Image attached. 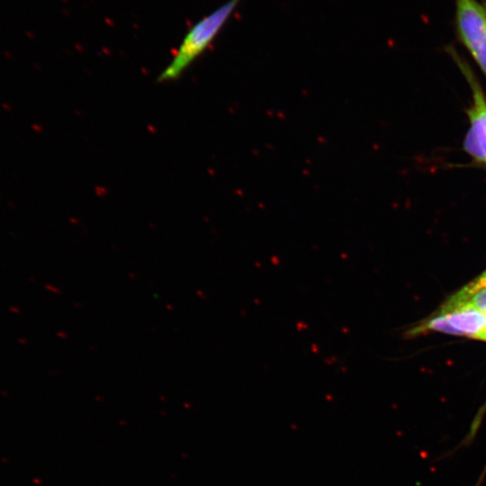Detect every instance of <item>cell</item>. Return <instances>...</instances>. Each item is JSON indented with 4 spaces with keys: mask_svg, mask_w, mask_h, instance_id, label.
<instances>
[{
    "mask_svg": "<svg viewBox=\"0 0 486 486\" xmlns=\"http://www.w3.org/2000/svg\"><path fill=\"white\" fill-rule=\"evenodd\" d=\"M464 304H470L486 315V287L477 289L470 293L459 291L446 302L442 309L448 310Z\"/></svg>",
    "mask_w": 486,
    "mask_h": 486,
    "instance_id": "5",
    "label": "cell"
},
{
    "mask_svg": "<svg viewBox=\"0 0 486 486\" xmlns=\"http://www.w3.org/2000/svg\"><path fill=\"white\" fill-rule=\"evenodd\" d=\"M455 335L480 338L486 329V315L470 304H464L448 310H441Z\"/></svg>",
    "mask_w": 486,
    "mask_h": 486,
    "instance_id": "3",
    "label": "cell"
},
{
    "mask_svg": "<svg viewBox=\"0 0 486 486\" xmlns=\"http://www.w3.org/2000/svg\"><path fill=\"white\" fill-rule=\"evenodd\" d=\"M454 27L458 40L486 76V4L454 0Z\"/></svg>",
    "mask_w": 486,
    "mask_h": 486,
    "instance_id": "2",
    "label": "cell"
},
{
    "mask_svg": "<svg viewBox=\"0 0 486 486\" xmlns=\"http://www.w3.org/2000/svg\"><path fill=\"white\" fill-rule=\"evenodd\" d=\"M241 0H229L197 21L185 33L171 61L158 75V82L174 81L207 50Z\"/></svg>",
    "mask_w": 486,
    "mask_h": 486,
    "instance_id": "1",
    "label": "cell"
},
{
    "mask_svg": "<svg viewBox=\"0 0 486 486\" xmlns=\"http://www.w3.org/2000/svg\"><path fill=\"white\" fill-rule=\"evenodd\" d=\"M448 52L463 72L472 91L473 104L467 111L469 119L478 122L486 134V99L482 89L469 65L458 55L456 50L449 47Z\"/></svg>",
    "mask_w": 486,
    "mask_h": 486,
    "instance_id": "4",
    "label": "cell"
},
{
    "mask_svg": "<svg viewBox=\"0 0 486 486\" xmlns=\"http://www.w3.org/2000/svg\"><path fill=\"white\" fill-rule=\"evenodd\" d=\"M482 287H486V271L483 272L479 277L472 281L470 284L465 285L460 291L464 293H470Z\"/></svg>",
    "mask_w": 486,
    "mask_h": 486,
    "instance_id": "6",
    "label": "cell"
},
{
    "mask_svg": "<svg viewBox=\"0 0 486 486\" xmlns=\"http://www.w3.org/2000/svg\"><path fill=\"white\" fill-rule=\"evenodd\" d=\"M485 476H486V464H485L484 469H483L482 474L480 475V477L478 479V482H477L475 486H481V484H482V481L484 480Z\"/></svg>",
    "mask_w": 486,
    "mask_h": 486,
    "instance_id": "7",
    "label": "cell"
},
{
    "mask_svg": "<svg viewBox=\"0 0 486 486\" xmlns=\"http://www.w3.org/2000/svg\"><path fill=\"white\" fill-rule=\"evenodd\" d=\"M479 339L486 340V329L482 332Z\"/></svg>",
    "mask_w": 486,
    "mask_h": 486,
    "instance_id": "8",
    "label": "cell"
}]
</instances>
